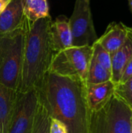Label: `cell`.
<instances>
[{
	"mask_svg": "<svg viewBox=\"0 0 132 133\" xmlns=\"http://www.w3.org/2000/svg\"><path fill=\"white\" fill-rule=\"evenodd\" d=\"M111 72L103 68L93 58V57H92L87 74L86 83H101L111 80Z\"/></svg>",
	"mask_w": 132,
	"mask_h": 133,
	"instance_id": "obj_15",
	"label": "cell"
},
{
	"mask_svg": "<svg viewBox=\"0 0 132 133\" xmlns=\"http://www.w3.org/2000/svg\"><path fill=\"white\" fill-rule=\"evenodd\" d=\"M114 94L132 109V76L124 83L115 84Z\"/></svg>",
	"mask_w": 132,
	"mask_h": 133,
	"instance_id": "obj_18",
	"label": "cell"
},
{
	"mask_svg": "<svg viewBox=\"0 0 132 133\" xmlns=\"http://www.w3.org/2000/svg\"><path fill=\"white\" fill-rule=\"evenodd\" d=\"M115 83L109 80L101 83L86 84V94L91 112L101 110L114 95Z\"/></svg>",
	"mask_w": 132,
	"mask_h": 133,
	"instance_id": "obj_8",
	"label": "cell"
},
{
	"mask_svg": "<svg viewBox=\"0 0 132 133\" xmlns=\"http://www.w3.org/2000/svg\"><path fill=\"white\" fill-rule=\"evenodd\" d=\"M128 4H129V7L131 9V11L132 13V0H128Z\"/></svg>",
	"mask_w": 132,
	"mask_h": 133,
	"instance_id": "obj_22",
	"label": "cell"
},
{
	"mask_svg": "<svg viewBox=\"0 0 132 133\" xmlns=\"http://www.w3.org/2000/svg\"><path fill=\"white\" fill-rule=\"evenodd\" d=\"M131 133H132V129H131Z\"/></svg>",
	"mask_w": 132,
	"mask_h": 133,
	"instance_id": "obj_23",
	"label": "cell"
},
{
	"mask_svg": "<svg viewBox=\"0 0 132 133\" xmlns=\"http://www.w3.org/2000/svg\"><path fill=\"white\" fill-rule=\"evenodd\" d=\"M38 104V90L18 91L8 133H32Z\"/></svg>",
	"mask_w": 132,
	"mask_h": 133,
	"instance_id": "obj_7",
	"label": "cell"
},
{
	"mask_svg": "<svg viewBox=\"0 0 132 133\" xmlns=\"http://www.w3.org/2000/svg\"><path fill=\"white\" fill-rule=\"evenodd\" d=\"M25 19L31 23L49 16L47 0H21Z\"/></svg>",
	"mask_w": 132,
	"mask_h": 133,
	"instance_id": "obj_14",
	"label": "cell"
},
{
	"mask_svg": "<svg viewBox=\"0 0 132 133\" xmlns=\"http://www.w3.org/2000/svg\"><path fill=\"white\" fill-rule=\"evenodd\" d=\"M129 29L130 27L123 23H110L104 34L97 39L96 42L112 55L124 43Z\"/></svg>",
	"mask_w": 132,
	"mask_h": 133,
	"instance_id": "obj_9",
	"label": "cell"
},
{
	"mask_svg": "<svg viewBox=\"0 0 132 133\" xmlns=\"http://www.w3.org/2000/svg\"><path fill=\"white\" fill-rule=\"evenodd\" d=\"M21 0H12L0 13V35L10 33L20 27L24 21Z\"/></svg>",
	"mask_w": 132,
	"mask_h": 133,
	"instance_id": "obj_12",
	"label": "cell"
},
{
	"mask_svg": "<svg viewBox=\"0 0 132 133\" xmlns=\"http://www.w3.org/2000/svg\"><path fill=\"white\" fill-rule=\"evenodd\" d=\"M51 23L50 15L33 23L24 18L25 41L19 92L39 90L50 70L55 53L51 38Z\"/></svg>",
	"mask_w": 132,
	"mask_h": 133,
	"instance_id": "obj_2",
	"label": "cell"
},
{
	"mask_svg": "<svg viewBox=\"0 0 132 133\" xmlns=\"http://www.w3.org/2000/svg\"><path fill=\"white\" fill-rule=\"evenodd\" d=\"M12 0H0V13L2 12Z\"/></svg>",
	"mask_w": 132,
	"mask_h": 133,
	"instance_id": "obj_21",
	"label": "cell"
},
{
	"mask_svg": "<svg viewBox=\"0 0 132 133\" xmlns=\"http://www.w3.org/2000/svg\"><path fill=\"white\" fill-rule=\"evenodd\" d=\"M132 58V28L130 27L127 38L122 46L111 55V80L119 83L123 72Z\"/></svg>",
	"mask_w": 132,
	"mask_h": 133,
	"instance_id": "obj_11",
	"label": "cell"
},
{
	"mask_svg": "<svg viewBox=\"0 0 132 133\" xmlns=\"http://www.w3.org/2000/svg\"><path fill=\"white\" fill-rule=\"evenodd\" d=\"M132 76V58L129 61V62L128 63L124 72H123V75H122V77H121V79L120 81V83H124L125 81H127L130 77Z\"/></svg>",
	"mask_w": 132,
	"mask_h": 133,
	"instance_id": "obj_20",
	"label": "cell"
},
{
	"mask_svg": "<svg viewBox=\"0 0 132 133\" xmlns=\"http://www.w3.org/2000/svg\"><path fill=\"white\" fill-rule=\"evenodd\" d=\"M92 57V46H72L54 53L49 72L86 82Z\"/></svg>",
	"mask_w": 132,
	"mask_h": 133,
	"instance_id": "obj_5",
	"label": "cell"
},
{
	"mask_svg": "<svg viewBox=\"0 0 132 133\" xmlns=\"http://www.w3.org/2000/svg\"><path fill=\"white\" fill-rule=\"evenodd\" d=\"M132 109L115 94L100 111L91 112L90 133H131Z\"/></svg>",
	"mask_w": 132,
	"mask_h": 133,
	"instance_id": "obj_4",
	"label": "cell"
},
{
	"mask_svg": "<svg viewBox=\"0 0 132 133\" xmlns=\"http://www.w3.org/2000/svg\"><path fill=\"white\" fill-rule=\"evenodd\" d=\"M24 41L23 23L15 30L0 35V83L16 91L21 79Z\"/></svg>",
	"mask_w": 132,
	"mask_h": 133,
	"instance_id": "obj_3",
	"label": "cell"
},
{
	"mask_svg": "<svg viewBox=\"0 0 132 133\" xmlns=\"http://www.w3.org/2000/svg\"><path fill=\"white\" fill-rule=\"evenodd\" d=\"M86 84L82 79L48 72L38 90L40 101L50 117L63 122L69 133H90L91 111Z\"/></svg>",
	"mask_w": 132,
	"mask_h": 133,
	"instance_id": "obj_1",
	"label": "cell"
},
{
	"mask_svg": "<svg viewBox=\"0 0 132 133\" xmlns=\"http://www.w3.org/2000/svg\"><path fill=\"white\" fill-rule=\"evenodd\" d=\"M50 133H69L66 125L61 121L51 118L50 123Z\"/></svg>",
	"mask_w": 132,
	"mask_h": 133,
	"instance_id": "obj_19",
	"label": "cell"
},
{
	"mask_svg": "<svg viewBox=\"0 0 132 133\" xmlns=\"http://www.w3.org/2000/svg\"><path fill=\"white\" fill-rule=\"evenodd\" d=\"M51 38L54 51L58 52L72 46V37L68 18L58 16L51 25Z\"/></svg>",
	"mask_w": 132,
	"mask_h": 133,
	"instance_id": "obj_10",
	"label": "cell"
},
{
	"mask_svg": "<svg viewBox=\"0 0 132 133\" xmlns=\"http://www.w3.org/2000/svg\"><path fill=\"white\" fill-rule=\"evenodd\" d=\"M68 22L72 37V46H92L97 41L90 9V0H75Z\"/></svg>",
	"mask_w": 132,
	"mask_h": 133,
	"instance_id": "obj_6",
	"label": "cell"
},
{
	"mask_svg": "<svg viewBox=\"0 0 132 133\" xmlns=\"http://www.w3.org/2000/svg\"><path fill=\"white\" fill-rule=\"evenodd\" d=\"M92 47L93 58L103 68L111 72V55L96 41Z\"/></svg>",
	"mask_w": 132,
	"mask_h": 133,
	"instance_id": "obj_17",
	"label": "cell"
},
{
	"mask_svg": "<svg viewBox=\"0 0 132 133\" xmlns=\"http://www.w3.org/2000/svg\"><path fill=\"white\" fill-rule=\"evenodd\" d=\"M17 93L0 83V133H8Z\"/></svg>",
	"mask_w": 132,
	"mask_h": 133,
	"instance_id": "obj_13",
	"label": "cell"
},
{
	"mask_svg": "<svg viewBox=\"0 0 132 133\" xmlns=\"http://www.w3.org/2000/svg\"><path fill=\"white\" fill-rule=\"evenodd\" d=\"M50 123L51 117L46 108L39 99L32 133H50Z\"/></svg>",
	"mask_w": 132,
	"mask_h": 133,
	"instance_id": "obj_16",
	"label": "cell"
}]
</instances>
